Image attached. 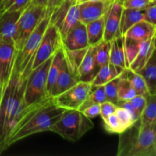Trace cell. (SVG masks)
I'll return each mask as SVG.
<instances>
[{"mask_svg": "<svg viewBox=\"0 0 156 156\" xmlns=\"http://www.w3.org/2000/svg\"><path fill=\"white\" fill-rule=\"evenodd\" d=\"M117 106L113 102L105 101L100 105V116L102 120L106 119L108 116L114 114Z\"/></svg>", "mask_w": 156, "mask_h": 156, "instance_id": "36", "label": "cell"}, {"mask_svg": "<svg viewBox=\"0 0 156 156\" xmlns=\"http://www.w3.org/2000/svg\"><path fill=\"white\" fill-rule=\"evenodd\" d=\"M111 41L103 40L92 47L93 56L98 69L109 63Z\"/></svg>", "mask_w": 156, "mask_h": 156, "instance_id": "27", "label": "cell"}, {"mask_svg": "<svg viewBox=\"0 0 156 156\" xmlns=\"http://www.w3.org/2000/svg\"><path fill=\"white\" fill-rule=\"evenodd\" d=\"M82 114L90 119L94 118L96 117L100 116V105L99 104H94L90 106L87 107L82 111Z\"/></svg>", "mask_w": 156, "mask_h": 156, "instance_id": "40", "label": "cell"}, {"mask_svg": "<svg viewBox=\"0 0 156 156\" xmlns=\"http://www.w3.org/2000/svg\"><path fill=\"white\" fill-rule=\"evenodd\" d=\"M120 79V75L117 77L114 78V79L111 80L104 85L105 88V95H106L107 101L113 102L117 105L118 102V98H117V89H118V83Z\"/></svg>", "mask_w": 156, "mask_h": 156, "instance_id": "33", "label": "cell"}, {"mask_svg": "<svg viewBox=\"0 0 156 156\" xmlns=\"http://www.w3.org/2000/svg\"><path fill=\"white\" fill-rule=\"evenodd\" d=\"M92 1H104V0H77L76 3L79 4V3L85 2H92Z\"/></svg>", "mask_w": 156, "mask_h": 156, "instance_id": "42", "label": "cell"}, {"mask_svg": "<svg viewBox=\"0 0 156 156\" xmlns=\"http://www.w3.org/2000/svg\"><path fill=\"white\" fill-rule=\"evenodd\" d=\"M2 91V84H0V99H1Z\"/></svg>", "mask_w": 156, "mask_h": 156, "instance_id": "43", "label": "cell"}, {"mask_svg": "<svg viewBox=\"0 0 156 156\" xmlns=\"http://www.w3.org/2000/svg\"><path fill=\"white\" fill-rule=\"evenodd\" d=\"M143 20L153 25H156L155 3H151L146 9H143Z\"/></svg>", "mask_w": 156, "mask_h": 156, "instance_id": "39", "label": "cell"}, {"mask_svg": "<svg viewBox=\"0 0 156 156\" xmlns=\"http://www.w3.org/2000/svg\"><path fill=\"white\" fill-rule=\"evenodd\" d=\"M141 75L147 85L149 94H156V57L154 52L144 66L136 72Z\"/></svg>", "mask_w": 156, "mask_h": 156, "instance_id": "20", "label": "cell"}, {"mask_svg": "<svg viewBox=\"0 0 156 156\" xmlns=\"http://www.w3.org/2000/svg\"><path fill=\"white\" fill-rule=\"evenodd\" d=\"M47 13L44 6L29 4L21 12L17 22L16 32L14 37V45L17 52L20 51L26 40Z\"/></svg>", "mask_w": 156, "mask_h": 156, "instance_id": "6", "label": "cell"}, {"mask_svg": "<svg viewBox=\"0 0 156 156\" xmlns=\"http://www.w3.org/2000/svg\"><path fill=\"white\" fill-rule=\"evenodd\" d=\"M64 109L56 107L53 101L38 110L28 121L20 128L9 140L8 146L27 136L42 132L50 131L53 123L61 117Z\"/></svg>", "mask_w": 156, "mask_h": 156, "instance_id": "2", "label": "cell"}, {"mask_svg": "<svg viewBox=\"0 0 156 156\" xmlns=\"http://www.w3.org/2000/svg\"><path fill=\"white\" fill-rule=\"evenodd\" d=\"M62 46V37L59 30L53 24L49 23L35 54L31 70L50 59Z\"/></svg>", "mask_w": 156, "mask_h": 156, "instance_id": "8", "label": "cell"}, {"mask_svg": "<svg viewBox=\"0 0 156 156\" xmlns=\"http://www.w3.org/2000/svg\"><path fill=\"white\" fill-rule=\"evenodd\" d=\"M120 76L129 80L137 95L146 96L149 94L147 85H146L144 79L138 73L133 71L129 68H126L122 72Z\"/></svg>", "mask_w": 156, "mask_h": 156, "instance_id": "26", "label": "cell"}, {"mask_svg": "<svg viewBox=\"0 0 156 156\" xmlns=\"http://www.w3.org/2000/svg\"><path fill=\"white\" fill-rule=\"evenodd\" d=\"M91 88L90 82L79 81L74 86L52 98V101L56 107L64 110H79L86 101Z\"/></svg>", "mask_w": 156, "mask_h": 156, "instance_id": "7", "label": "cell"}, {"mask_svg": "<svg viewBox=\"0 0 156 156\" xmlns=\"http://www.w3.org/2000/svg\"><path fill=\"white\" fill-rule=\"evenodd\" d=\"M98 69H97L93 56L92 47H88L86 54L84 56L78 68V76L79 81L91 82Z\"/></svg>", "mask_w": 156, "mask_h": 156, "instance_id": "17", "label": "cell"}, {"mask_svg": "<svg viewBox=\"0 0 156 156\" xmlns=\"http://www.w3.org/2000/svg\"><path fill=\"white\" fill-rule=\"evenodd\" d=\"M22 11L0 14V41L14 44L17 22Z\"/></svg>", "mask_w": 156, "mask_h": 156, "instance_id": "14", "label": "cell"}, {"mask_svg": "<svg viewBox=\"0 0 156 156\" xmlns=\"http://www.w3.org/2000/svg\"><path fill=\"white\" fill-rule=\"evenodd\" d=\"M76 1H77V0H76Z\"/></svg>", "mask_w": 156, "mask_h": 156, "instance_id": "48", "label": "cell"}, {"mask_svg": "<svg viewBox=\"0 0 156 156\" xmlns=\"http://www.w3.org/2000/svg\"><path fill=\"white\" fill-rule=\"evenodd\" d=\"M155 51V37L143 41L141 48L135 59L129 64V68L133 71L138 72L144 66L152 53Z\"/></svg>", "mask_w": 156, "mask_h": 156, "instance_id": "19", "label": "cell"}, {"mask_svg": "<svg viewBox=\"0 0 156 156\" xmlns=\"http://www.w3.org/2000/svg\"><path fill=\"white\" fill-rule=\"evenodd\" d=\"M118 135L117 156L156 155V125L143 126L137 120Z\"/></svg>", "mask_w": 156, "mask_h": 156, "instance_id": "1", "label": "cell"}, {"mask_svg": "<svg viewBox=\"0 0 156 156\" xmlns=\"http://www.w3.org/2000/svg\"><path fill=\"white\" fill-rule=\"evenodd\" d=\"M63 48V47H62ZM88 47L84 49H80V50H68L63 48L64 54L66 56L68 60L69 61L70 63L73 66V68L77 71L81 62L83 59L84 56L86 54V52L88 50Z\"/></svg>", "mask_w": 156, "mask_h": 156, "instance_id": "32", "label": "cell"}, {"mask_svg": "<svg viewBox=\"0 0 156 156\" xmlns=\"http://www.w3.org/2000/svg\"><path fill=\"white\" fill-rule=\"evenodd\" d=\"M79 82V78L77 71L73 68L72 64L64 54L63 51V58H62L61 68L57 79H56V85H55L53 97L58 95L65 91L66 90L74 86Z\"/></svg>", "mask_w": 156, "mask_h": 156, "instance_id": "10", "label": "cell"}, {"mask_svg": "<svg viewBox=\"0 0 156 156\" xmlns=\"http://www.w3.org/2000/svg\"><path fill=\"white\" fill-rule=\"evenodd\" d=\"M52 56L44 62L32 69L26 79L24 99L26 106L40 103L50 98L47 94V73Z\"/></svg>", "mask_w": 156, "mask_h": 156, "instance_id": "5", "label": "cell"}, {"mask_svg": "<svg viewBox=\"0 0 156 156\" xmlns=\"http://www.w3.org/2000/svg\"><path fill=\"white\" fill-rule=\"evenodd\" d=\"M124 69L118 68L111 63H108L107 65L101 67L96 73L94 79L91 81L90 83L94 86L104 85L114 78L117 77L122 73Z\"/></svg>", "mask_w": 156, "mask_h": 156, "instance_id": "21", "label": "cell"}, {"mask_svg": "<svg viewBox=\"0 0 156 156\" xmlns=\"http://www.w3.org/2000/svg\"><path fill=\"white\" fill-rule=\"evenodd\" d=\"M49 0H31L30 2V4H34V5H41L45 7L46 5H47V2Z\"/></svg>", "mask_w": 156, "mask_h": 156, "instance_id": "41", "label": "cell"}, {"mask_svg": "<svg viewBox=\"0 0 156 156\" xmlns=\"http://www.w3.org/2000/svg\"><path fill=\"white\" fill-rule=\"evenodd\" d=\"M156 0H149V2L150 3H155Z\"/></svg>", "mask_w": 156, "mask_h": 156, "instance_id": "44", "label": "cell"}, {"mask_svg": "<svg viewBox=\"0 0 156 156\" xmlns=\"http://www.w3.org/2000/svg\"><path fill=\"white\" fill-rule=\"evenodd\" d=\"M131 104L135 110L136 114L138 119H140L143 112L144 107L146 102V96L144 95H136L133 98L130 100Z\"/></svg>", "mask_w": 156, "mask_h": 156, "instance_id": "37", "label": "cell"}, {"mask_svg": "<svg viewBox=\"0 0 156 156\" xmlns=\"http://www.w3.org/2000/svg\"><path fill=\"white\" fill-rule=\"evenodd\" d=\"M143 42V41H135V40L129 39V38L124 37L125 53H126V61H127L128 66L133 62V60L135 59L136 55L138 54Z\"/></svg>", "mask_w": 156, "mask_h": 156, "instance_id": "31", "label": "cell"}, {"mask_svg": "<svg viewBox=\"0 0 156 156\" xmlns=\"http://www.w3.org/2000/svg\"><path fill=\"white\" fill-rule=\"evenodd\" d=\"M109 62L122 69L129 68L125 53L124 37L122 35L111 41Z\"/></svg>", "mask_w": 156, "mask_h": 156, "instance_id": "16", "label": "cell"}, {"mask_svg": "<svg viewBox=\"0 0 156 156\" xmlns=\"http://www.w3.org/2000/svg\"><path fill=\"white\" fill-rule=\"evenodd\" d=\"M113 0L85 2L79 3V21L87 24L105 15Z\"/></svg>", "mask_w": 156, "mask_h": 156, "instance_id": "11", "label": "cell"}, {"mask_svg": "<svg viewBox=\"0 0 156 156\" xmlns=\"http://www.w3.org/2000/svg\"><path fill=\"white\" fill-rule=\"evenodd\" d=\"M31 0H2L0 2V14L23 11Z\"/></svg>", "mask_w": 156, "mask_h": 156, "instance_id": "30", "label": "cell"}, {"mask_svg": "<svg viewBox=\"0 0 156 156\" xmlns=\"http://www.w3.org/2000/svg\"><path fill=\"white\" fill-rule=\"evenodd\" d=\"M139 120L143 126L156 125V94L146 95V105Z\"/></svg>", "mask_w": 156, "mask_h": 156, "instance_id": "25", "label": "cell"}, {"mask_svg": "<svg viewBox=\"0 0 156 156\" xmlns=\"http://www.w3.org/2000/svg\"><path fill=\"white\" fill-rule=\"evenodd\" d=\"M150 4L151 3L149 2V0H123L122 2L123 8L140 9V10H143Z\"/></svg>", "mask_w": 156, "mask_h": 156, "instance_id": "38", "label": "cell"}, {"mask_svg": "<svg viewBox=\"0 0 156 156\" xmlns=\"http://www.w3.org/2000/svg\"><path fill=\"white\" fill-rule=\"evenodd\" d=\"M50 16L47 14L40 21L28 37L20 51L15 53L13 68L21 79H27L31 71L32 64L44 34L50 23Z\"/></svg>", "mask_w": 156, "mask_h": 156, "instance_id": "4", "label": "cell"}, {"mask_svg": "<svg viewBox=\"0 0 156 156\" xmlns=\"http://www.w3.org/2000/svg\"><path fill=\"white\" fill-rule=\"evenodd\" d=\"M0 84H1V80H0Z\"/></svg>", "mask_w": 156, "mask_h": 156, "instance_id": "46", "label": "cell"}, {"mask_svg": "<svg viewBox=\"0 0 156 156\" xmlns=\"http://www.w3.org/2000/svg\"><path fill=\"white\" fill-rule=\"evenodd\" d=\"M93 128L92 120L84 115L82 111L65 110L59 120L53 123L50 131L68 141L76 142Z\"/></svg>", "mask_w": 156, "mask_h": 156, "instance_id": "3", "label": "cell"}, {"mask_svg": "<svg viewBox=\"0 0 156 156\" xmlns=\"http://www.w3.org/2000/svg\"><path fill=\"white\" fill-rule=\"evenodd\" d=\"M104 128L109 133L120 134L123 131L120 121L115 114L108 116L106 119L103 120Z\"/></svg>", "mask_w": 156, "mask_h": 156, "instance_id": "35", "label": "cell"}, {"mask_svg": "<svg viewBox=\"0 0 156 156\" xmlns=\"http://www.w3.org/2000/svg\"><path fill=\"white\" fill-rule=\"evenodd\" d=\"M142 20H143V10L123 8L120 18V34L123 36L132 26Z\"/></svg>", "mask_w": 156, "mask_h": 156, "instance_id": "24", "label": "cell"}, {"mask_svg": "<svg viewBox=\"0 0 156 156\" xmlns=\"http://www.w3.org/2000/svg\"><path fill=\"white\" fill-rule=\"evenodd\" d=\"M15 50L13 43L0 41V80L6 83L10 79L15 61Z\"/></svg>", "mask_w": 156, "mask_h": 156, "instance_id": "13", "label": "cell"}, {"mask_svg": "<svg viewBox=\"0 0 156 156\" xmlns=\"http://www.w3.org/2000/svg\"><path fill=\"white\" fill-rule=\"evenodd\" d=\"M1 1H2V0H0V2H1Z\"/></svg>", "mask_w": 156, "mask_h": 156, "instance_id": "47", "label": "cell"}, {"mask_svg": "<svg viewBox=\"0 0 156 156\" xmlns=\"http://www.w3.org/2000/svg\"><path fill=\"white\" fill-rule=\"evenodd\" d=\"M117 1L120 2H121V3H122V2H123V0H117Z\"/></svg>", "mask_w": 156, "mask_h": 156, "instance_id": "45", "label": "cell"}, {"mask_svg": "<svg viewBox=\"0 0 156 156\" xmlns=\"http://www.w3.org/2000/svg\"><path fill=\"white\" fill-rule=\"evenodd\" d=\"M62 47L68 50H80L89 47L85 24L79 21L63 37H62Z\"/></svg>", "mask_w": 156, "mask_h": 156, "instance_id": "12", "label": "cell"}, {"mask_svg": "<svg viewBox=\"0 0 156 156\" xmlns=\"http://www.w3.org/2000/svg\"><path fill=\"white\" fill-rule=\"evenodd\" d=\"M105 101H107V98L106 95H105L104 85H98V86L91 85V91H90L86 101L82 104V105L79 108L78 111H82L85 108L91 105H94V104L101 105Z\"/></svg>", "mask_w": 156, "mask_h": 156, "instance_id": "28", "label": "cell"}, {"mask_svg": "<svg viewBox=\"0 0 156 156\" xmlns=\"http://www.w3.org/2000/svg\"><path fill=\"white\" fill-rule=\"evenodd\" d=\"M79 22V5L73 3L67 11L66 14L62 19L56 28L59 30L61 37H63L76 24Z\"/></svg>", "mask_w": 156, "mask_h": 156, "instance_id": "23", "label": "cell"}, {"mask_svg": "<svg viewBox=\"0 0 156 156\" xmlns=\"http://www.w3.org/2000/svg\"><path fill=\"white\" fill-rule=\"evenodd\" d=\"M114 114H115V115L118 118L123 131L126 129H127V128H129V126H132L136 122L135 119L133 117L132 114L127 110L122 108V107L117 106Z\"/></svg>", "mask_w": 156, "mask_h": 156, "instance_id": "34", "label": "cell"}, {"mask_svg": "<svg viewBox=\"0 0 156 156\" xmlns=\"http://www.w3.org/2000/svg\"><path fill=\"white\" fill-rule=\"evenodd\" d=\"M62 58H63V49H62V46L53 55L51 62H50V66H49L47 84V94H48L49 97H53L56 79H57L58 75H59V70H60L61 68Z\"/></svg>", "mask_w": 156, "mask_h": 156, "instance_id": "18", "label": "cell"}, {"mask_svg": "<svg viewBox=\"0 0 156 156\" xmlns=\"http://www.w3.org/2000/svg\"><path fill=\"white\" fill-rule=\"evenodd\" d=\"M123 5L121 2L113 0L105 16V34L104 40L111 41L117 37L120 36V24Z\"/></svg>", "mask_w": 156, "mask_h": 156, "instance_id": "9", "label": "cell"}, {"mask_svg": "<svg viewBox=\"0 0 156 156\" xmlns=\"http://www.w3.org/2000/svg\"><path fill=\"white\" fill-rule=\"evenodd\" d=\"M156 25L142 20L130 27L123 35L124 37L138 41H146L155 37Z\"/></svg>", "mask_w": 156, "mask_h": 156, "instance_id": "15", "label": "cell"}, {"mask_svg": "<svg viewBox=\"0 0 156 156\" xmlns=\"http://www.w3.org/2000/svg\"><path fill=\"white\" fill-rule=\"evenodd\" d=\"M105 16L85 24L88 42L89 47H93L104 40L105 34Z\"/></svg>", "mask_w": 156, "mask_h": 156, "instance_id": "22", "label": "cell"}, {"mask_svg": "<svg viewBox=\"0 0 156 156\" xmlns=\"http://www.w3.org/2000/svg\"><path fill=\"white\" fill-rule=\"evenodd\" d=\"M136 95H137L136 93L129 80L120 76V79L118 83V89H117L118 101H130Z\"/></svg>", "mask_w": 156, "mask_h": 156, "instance_id": "29", "label": "cell"}]
</instances>
